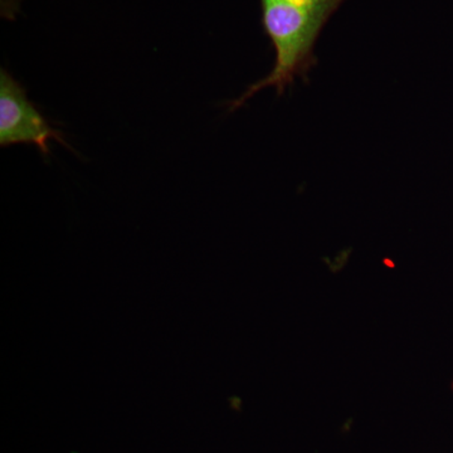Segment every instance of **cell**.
<instances>
[{
	"mask_svg": "<svg viewBox=\"0 0 453 453\" xmlns=\"http://www.w3.org/2000/svg\"><path fill=\"white\" fill-rule=\"evenodd\" d=\"M345 0H261L262 23L275 49V65L268 76L253 83L246 92L229 104L235 111L257 92L275 88L281 96L295 80H308L318 65L314 55L316 40L329 18Z\"/></svg>",
	"mask_w": 453,
	"mask_h": 453,
	"instance_id": "6da1fadb",
	"label": "cell"
},
{
	"mask_svg": "<svg viewBox=\"0 0 453 453\" xmlns=\"http://www.w3.org/2000/svg\"><path fill=\"white\" fill-rule=\"evenodd\" d=\"M67 145L59 131L27 97L26 89L7 70L0 71V145H35L46 157L50 142Z\"/></svg>",
	"mask_w": 453,
	"mask_h": 453,
	"instance_id": "7a4b0ae2",
	"label": "cell"
}]
</instances>
